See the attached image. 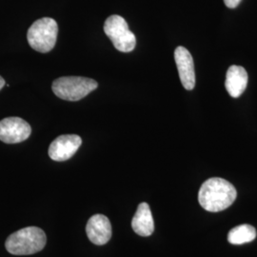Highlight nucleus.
Instances as JSON below:
<instances>
[{"label":"nucleus","mask_w":257,"mask_h":257,"mask_svg":"<svg viewBox=\"0 0 257 257\" xmlns=\"http://www.w3.org/2000/svg\"><path fill=\"white\" fill-rule=\"evenodd\" d=\"M236 196L237 193L232 184L223 178L212 177L200 187L198 201L206 211L217 212L229 208Z\"/></svg>","instance_id":"obj_1"},{"label":"nucleus","mask_w":257,"mask_h":257,"mask_svg":"<svg viewBox=\"0 0 257 257\" xmlns=\"http://www.w3.org/2000/svg\"><path fill=\"white\" fill-rule=\"evenodd\" d=\"M45 232L37 227H27L12 233L5 247L15 255H30L42 250L46 245Z\"/></svg>","instance_id":"obj_2"},{"label":"nucleus","mask_w":257,"mask_h":257,"mask_svg":"<svg viewBox=\"0 0 257 257\" xmlns=\"http://www.w3.org/2000/svg\"><path fill=\"white\" fill-rule=\"evenodd\" d=\"M97 86V82L92 78L64 76L55 79L52 88L57 97L67 101H78L96 90Z\"/></svg>","instance_id":"obj_3"},{"label":"nucleus","mask_w":257,"mask_h":257,"mask_svg":"<svg viewBox=\"0 0 257 257\" xmlns=\"http://www.w3.org/2000/svg\"><path fill=\"white\" fill-rule=\"evenodd\" d=\"M57 34L58 26L55 19L43 18L37 20L29 29L28 42L34 50L45 54L55 48Z\"/></svg>","instance_id":"obj_4"},{"label":"nucleus","mask_w":257,"mask_h":257,"mask_svg":"<svg viewBox=\"0 0 257 257\" xmlns=\"http://www.w3.org/2000/svg\"><path fill=\"white\" fill-rule=\"evenodd\" d=\"M104 32L112 42L113 46L122 53L135 50L137 38L128 29V23L122 17L113 15L109 17L104 24Z\"/></svg>","instance_id":"obj_5"},{"label":"nucleus","mask_w":257,"mask_h":257,"mask_svg":"<svg viewBox=\"0 0 257 257\" xmlns=\"http://www.w3.org/2000/svg\"><path fill=\"white\" fill-rule=\"evenodd\" d=\"M32 133L30 124L20 117H7L0 121V140L7 144L25 141Z\"/></svg>","instance_id":"obj_6"},{"label":"nucleus","mask_w":257,"mask_h":257,"mask_svg":"<svg viewBox=\"0 0 257 257\" xmlns=\"http://www.w3.org/2000/svg\"><path fill=\"white\" fill-rule=\"evenodd\" d=\"M82 144V139L76 135H64L55 139L49 147L51 159L62 162L74 156Z\"/></svg>","instance_id":"obj_7"},{"label":"nucleus","mask_w":257,"mask_h":257,"mask_svg":"<svg viewBox=\"0 0 257 257\" xmlns=\"http://www.w3.org/2000/svg\"><path fill=\"white\" fill-rule=\"evenodd\" d=\"M175 59L178 74L184 88L192 91L195 86V72L193 56L184 47H177L175 51Z\"/></svg>","instance_id":"obj_8"},{"label":"nucleus","mask_w":257,"mask_h":257,"mask_svg":"<svg viewBox=\"0 0 257 257\" xmlns=\"http://www.w3.org/2000/svg\"><path fill=\"white\" fill-rule=\"evenodd\" d=\"M86 232L93 244L101 246L110 241L111 225L106 215L94 214L89 219L86 226Z\"/></svg>","instance_id":"obj_9"},{"label":"nucleus","mask_w":257,"mask_h":257,"mask_svg":"<svg viewBox=\"0 0 257 257\" xmlns=\"http://www.w3.org/2000/svg\"><path fill=\"white\" fill-rule=\"evenodd\" d=\"M248 85V74L246 70L241 67L230 66L226 74L225 87L231 97L237 98L245 92Z\"/></svg>","instance_id":"obj_10"},{"label":"nucleus","mask_w":257,"mask_h":257,"mask_svg":"<svg viewBox=\"0 0 257 257\" xmlns=\"http://www.w3.org/2000/svg\"><path fill=\"white\" fill-rule=\"evenodd\" d=\"M132 228L140 236H150L155 230L153 214L147 203H140L133 220Z\"/></svg>","instance_id":"obj_11"},{"label":"nucleus","mask_w":257,"mask_h":257,"mask_svg":"<svg viewBox=\"0 0 257 257\" xmlns=\"http://www.w3.org/2000/svg\"><path fill=\"white\" fill-rule=\"evenodd\" d=\"M256 237V230L248 224H243L231 229L228 234V241L233 245H242L251 242Z\"/></svg>","instance_id":"obj_12"},{"label":"nucleus","mask_w":257,"mask_h":257,"mask_svg":"<svg viewBox=\"0 0 257 257\" xmlns=\"http://www.w3.org/2000/svg\"><path fill=\"white\" fill-rule=\"evenodd\" d=\"M241 2V0H224L225 5L230 8V9H234L239 5V3Z\"/></svg>","instance_id":"obj_13"},{"label":"nucleus","mask_w":257,"mask_h":257,"mask_svg":"<svg viewBox=\"0 0 257 257\" xmlns=\"http://www.w3.org/2000/svg\"><path fill=\"white\" fill-rule=\"evenodd\" d=\"M4 85H5V80L3 79V77L0 76V90L4 87Z\"/></svg>","instance_id":"obj_14"}]
</instances>
